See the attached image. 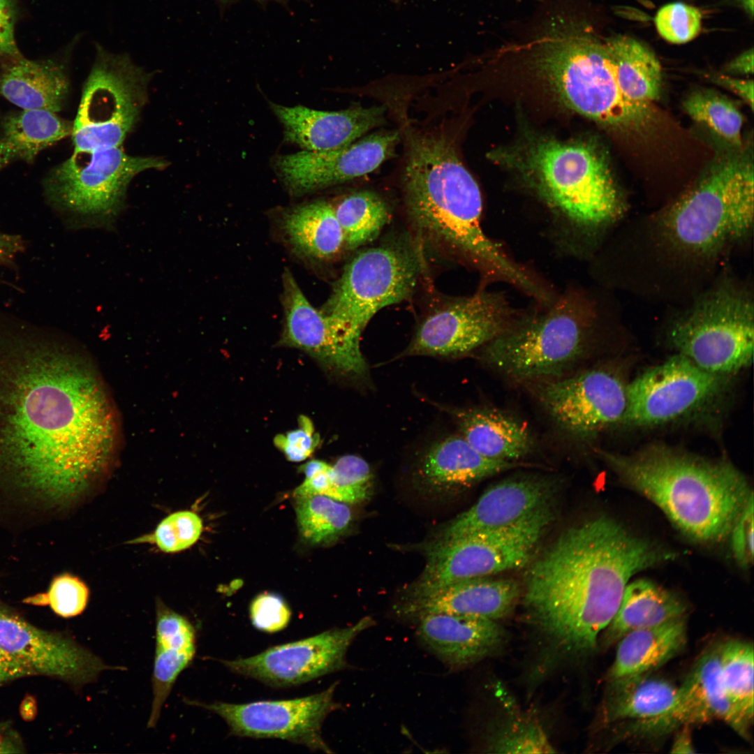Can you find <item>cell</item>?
<instances>
[{
	"mask_svg": "<svg viewBox=\"0 0 754 754\" xmlns=\"http://www.w3.org/2000/svg\"><path fill=\"white\" fill-rule=\"evenodd\" d=\"M155 652L151 686L153 700L147 726L154 728L179 674L192 663L196 652V630L184 616L156 601Z\"/></svg>",
	"mask_w": 754,
	"mask_h": 754,
	"instance_id": "27",
	"label": "cell"
},
{
	"mask_svg": "<svg viewBox=\"0 0 754 754\" xmlns=\"http://www.w3.org/2000/svg\"><path fill=\"white\" fill-rule=\"evenodd\" d=\"M520 595L515 581L476 577L420 598L401 600L394 612L401 619L414 623L424 615L436 613L498 621L512 614Z\"/></svg>",
	"mask_w": 754,
	"mask_h": 754,
	"instance_id": "26",
	"label": "cell"
},
{
	"mask_svg": "<svg viewBox=\"0 0 754 754\" xmlns=\"http://www.w3.org/2000/svg\"><path fill=\"white\" fill-rule=\"evenodd\" d=\"M94 60L73 123L74 153L121 147L145 103L152 73L95 41Z\"/></svg>",
	"mask_w": 754,
	"mask_h": 754,
	"instance_id": "10",
	"label": "cell"
},
{
	"mask_svg": "<svg viewBox=\"0 0 754 754\" xmlns=\"http://www.w3.org/2000/svg\"><path fill=\"white\" fill-rule=\"evenodd\" d=\"M298 422L297 429L274 438V445L292 462H300L311 457L320 442L310 418L300 415Z\"/></svg>",
	"mask_w": 754,
	"mask_h": 754,
	"instance_id": "47",
	"label": "cell"
},
{
	"mask_svg": "<svg viewBox=\"0 0 754 754\" xmlns=\"http://www.w3.org/2000/svg\"><path fill=\"white\" fill-rule=\"evenodd\" d=\"M685 616L634 630L617 642L607 681L651 673L674 658L687 640Z\"/></svg>",
	"mask_w": 754,
	"mask_h": 754,
	"instance_id": "32",
	"label": "cell"
},
{
	"mask_svg": "<svg viewBox=\"0 0 754 754\" xmlns=\"http://www.w3.org/2000/svg\"><path fill=\"white\" fill-rule=\"evenodd\" d=\"M592 319L577 296H565L547 311L506 330L484 346L491 369L518 381L538 382L564 376L586 354Z\"/></svg>",
	"mask_w": 754,
	"mask_h": 754,
	"instance_id": "8",
	"label": "cell"
},
{
	"mask_svg": "<svg viewBox=\"0 0 754 754\" xmlns=\"http://www.w3.org/2000/svg\"><path fill=\"white\" fill-rule=\"evenodd\" d=\"M22 748L17 736L8 727L0 725V753H22Z\"/></svg>",
	"mask_w": 754,
	"mask_h": 754,
	"instance_id": "54",
	"label": "cell"
},
{
	"mask_svg": "<svg viewBox=\"0 0 754 754\" xmlns=\"http://www.w3.org/2000/svg\"><path fill=\"white\" fill-rule=\"evenodd\" d=\"M0 646L34 675L65 681L77 688L97 680L111 666L61 633L40 629L0 605Z\"/></svg>",
	"mask_w": 754,
	"mask_h": 754,
	"instance_id": "19",
	"label": "cell"
},
{
	"mask_svg": "<svg viewBox=\"0 0 754 754\" xmlns=\"http://www.w3.org/2000/svg\"><path fill=\"white\" fill-rule=\"evenodd\" d=\"M161 157L134 156L122 147L74 153L54 168L44 181L48 200L89 228L110 227L121 212L132 179L149 170H161Z\"/></svg>",
	"mask_w": 754,
	"mask_h": 754,
	"instance_id": "11",
	"label": "cell"
},
{
	"mask_svg": "<svg viewBox=\"0 0 754 754\" xmlns=\"http://www.w3.org/2000/svg\"><path fill=\"white\" fill-rule=\"evenodd\" d=\"M730 535L732 552L738 564L744 568H749L753 561V495L737 518Z\"/></svg>",
	"mask_w": 754,
	"mask_h": 754,
	"instance_id": "48",
	"label": "cell"
},
{
	"mask_svg": "<svg viewBox=\"0 0 754 754\" xmlns=\"http://www.w3.org/2000/svg\"><path fill=\"white\" fill-rule=\"evenodd\" d=\"M19 246L16 236L0 232V261L17 251Z\"/></svg>",
	"mask_w": 754,
	"mask_h": 754,
	"instance_id": "56",
	"label": "cell"
},
{
	"mask_svg": "<svg viewBox=\"0 0 754 754\" xmlns=\"http://www.w3.org/2000/svg\"><path fill=\"white\" fill-rule=\"evenodd\" d=\"M415 635L447 667L460 670L502 653L509 640L498 621L449 614H429L415 623Z\"/></svg>",
	"mask_w": 754,
	"mask_h": 754,
	"instance_id": "22",
	"label": "cell"
},
{
	"mask_svg": "<svg viewBox=\"0 0 754 754\" xmlns=\"http://www.w3.org/2000/svg\"><path fill=\"white\" fill-rule=\"evenodd\" d=\"M725 71L730 75H749L753 73V49L739 54L725 66Z\"/></svg>",
	"mask_w": 754,
	"mask_h": 754,
	"instance_id": "53",
	"label": "cell"
},
{
	"mask_svg": "<svg viewBox=\"0 0 754 754\" xmlns=\"http://www.w3.org/2000/svg\"><path fill=\"white\" fill-rule=\"evenodd\" d=\"M337 686L334 683L320 693L287 700L244 704L185 701L221 716L232 735L279 739L332 753L323 737L322 726L326 717L341 707L334 699Z\"/></svg>",
	"mask_w": 754,
	"mask_h": 754,
	"instance_id": "16",
	"label": "cell"
},
{
	"mask_svg": "<svg viewBox=\"0 0 754 754\" xmlns=\"http://www.w3.org/2000/svg\"><path fill=\"white\" fill-rule=\"evenodd\" d=\"M503 716L496 718L484 737L485 752L493 753H552L555 748L539 720L508 702Z\"/></svg>",
	"mask_w": 754,
	"mask_h": 754,
	"instance_id": "37",
	"label": "cell"
},
{
	"mask_svg": "<svg viewBox=\"0 0 754 754\" xmlns=\"http://www.w3.org/2000/svg\"><path fill=\"white\" fill-rule=\"evenodd\" d=\"M374 624L371 616H364L347 627L270 647L249 658L221 662L236 674L267 685L296 686L346 668L349 647Z\"/></svg>",
	"mask_w": 754,
	"mask_h": 754,
	"instance_id": "18",
	"label": "cell"
},
{
	"mask_svg": "<svg viewBox=\"0 0 754 754\" xmlns=\"http://www.w3.org/2000/svg\"><path fill=\"white\" fill-rule=\"evenodd\" d=\"M690 726H683L682 730L677 734L672 746V753H695L693 740L691 737Z\"/></svg>",
	"mask_w": 754,
	"mask_h": 754,
	"instance_id": "55",
	"label": "cell"
},
{
	"mask_svg": "<svg viewBox=\"0 0 754 754\" xmlns=\"http://www.w3.org/2000/svg\"><path fill=\"white\" fill-rule=\"evenodd\" d=\"M601 709L602 722L633 721L641 732L667 716L672 709L678 687L650 673L607 681Z\"/></svg>",
	"mask_w": 754,
	"mask_h": 754,
	"instance_id": "29",
	"label": "cell"
},
{
	"mask_svg": "<svg viewBox=\"0 0 754 754\" xmlns=\"http://www.w3.org/2000/svg\"><path fill=\"white\" fill-rule=\"evenodd\" d=\"M399 139L397 131H380L328 151L279 155L274 168L290 194L302 196L371 173L393 155Z\"/></svg>",
	"mask_w": 754,
	"mask_h": 754,
	"instance_id": "21",
	"label": "cell"
},
{
	"mask_svg": "<svg viewBox=\"0 0 754 754\" xmlns=\"http://www.w3.org/2000/svg\"><path fill=\"white\" fill-rule=\"evenodd\" d=\"M738 6L751 17H753V0H735Z\"/></svg>",
	"mask_w": 754,
	"mask_h": 754,
	"instance_id": "57",
	"label": "cell"
},
{
	"mask_svg": "<svg viewBox=\"0 0 754 754\" xmlns=\"http://www.w3.org/2000/svg\"><path fill=\"white\" fill-rule=\"evenodd\" d=\"M283 128L284 140L303 150L323 152L345 147L381 124L382 106H353L340 111H323L304 105L270 103Z\"/></svg>",
	"mask_w": 754,
	"mask_h": 754,
	"instance_id": "25",
	"label": "cell"
},
{
	"mask_svg": "<svg viewBox=\"0 0 754 754\" xmlns=\"http://www.w3.org/2000/svg\"><path fill=\"white\" fill-rule=\"evenodd\" d=\"M332 205L343 232L345 250H354L371 242L390 219L387 203L370 191L351 193Z\"/></svg>",
	"mask_w": 754,
	"mask_h": 754,
	"instance_id": "38",
	"label": "cell"
},
{
	"mask_svg": "<svg viewBox=\"0 0 754 754\" xmlns=\"http://www.w3.org/2000/svg\"><path fill=\"white\" fill-rule=\"evenodd\" d=\"M33 675L27 667L0 646V686L15 679Z\"/></svg>",
	"mask_w": 754,
	"mask_h": 754,
	"instance_id": "52",
	"label": "cell"
},
{
	"mask_svg": "<svg viewBox=\"0 0 754 754\" xmlns=\"http://www.w3.org/2000/svg\"><path fill=\"white\" fill-rule=\"evenodd\" d=\"M754 165L747 146L716 159L667 211L665 235L680 251L704 255L746 234L753 223Z\"/></svg>",
	"mask_w": 754,
	"mask_h": 754,
	"instance_id": "7",
	"label": "cell"
},
{
	"mask_svg": "<svg viewBox=\"0 0 754 754\" xmlns=\"http://www.w3.org/2000/svg\"><path fill=\"white\" fill-rule=\"evenodd\" d=\"M596 452L621 482L698 542H720L729 536L753 495L746 477L725 459H709L661 443L630 454Z\"/></svg>",
	"mask_w": 754,
	"mask_h": 754,
	"instance_id": "4",
	"label": "cell"
},
{
	"mask_svg": "<svg viewBox=\"0 0 754 754\" xmlns=\"http://www.w3.org/2000/svg\"><path fill=\"white\" fill-rule=\"evenodd\" d=\"M702 19V13L697 8L674 2L664 5L658 10L654 24L664 40L673 44H683L699 34Z\"/></svg>",
	"mask_w": 754,
	"mask_h": 754,
	"instance_id": "45",
	"label": "cell"
},
{
	"mask_svg": "<svg viewBox=\"0 0 754 754\" xmlns=\"http://www.w3.org/2000/svg\"><path fill=\"white\" fill-rule=\"evenodd\" d=\"M420 272L408 246L387 243L357 253L321 310L357 338L381 309L407 300Z\"/></svg>",
	"mask_w": 754,
	"mask_h": 754,
	"instance_id": "13",
	"label": "cell"
},
{
	"mask_svg": "<svg viewBox=\"0 0 754 754\" xmlns=\"http://www.w3.org/2000/svg\"><path fill=\"white\" fill-rule=\"evenodd\" d=\"M282 285L284 323L281 344L300 349L341 374L364 377L368 368L360 339L314 307L288 269L283 273Z\"/></svg>",
	"mask_w": 754,
	"mask_h": 754,
	"instance_id": "20",
	"label": "cell"
},
{
	"mask_svg": "<svg viewBox=\"0 0 754 754\" xmlns=\"http://www.w3.org/2000/svg\"><path fill=\"white\" fill-rule=\"evenodd\" d=\"M403 186L408 216L424 241L487 276L507 280L516 274L517 263L483 232L480 188L445 134L410 136Z\"/></svg>",
	"mask_w": 754,
	"mask_h": 754,
	"instance_id": "3",
	"label": "cell"
},
{
	"mask_svg": "<svg viewBox=\"0 0 754 754\" xmlns=\"http://www.w3.org/2000/svg\"><path fill=\"white\" fill-rule=\"evenodd\" d=\"M731 378L708 372L676 353L626 385L620 423L651 427L706 413L726 397Z\"/></svg>",
	"mask_w": 754,
	"mask_h": 754,
	"instance_id": "14",
	"label": "cell"
},
{
	"mask_svg": "<svg viewBox=\"0 0 754 754\" xmlns=\"http://www.w3.org/2000/svg\"><path fill=\"white\" fill-rule=\"evenodd\" d=\"M304 474L303 482L294 491L295 497L311 495L328 496L332 486V465L313 459L300 467Z\"/></svg>",
	"mask_w": 754,
	"mask_h": 754,
	"instance_id": "49",
	"label": "cell"
},
{
	"mask_svg": "<svg viewBox=\"0 0 754 754\" xmlns=\"http://www.w3.org/2000/svg\"><path fill=\"white\" fill-rule=\"evenodd\" d=\"M686 606L680 598L648 579L628 583L619 608L601 634L598 644L607 648L626 634L683 617Z\"/></svg>",
	"mask_w": 754,
	"mask_h": 754,
	"instance_id": "33",
	"label": "cell"
},
{
	"mask_svg": "<svg viewBox=\"0 0 754 754\" xmlns=\"http://www.w3.org/2000/svg\"><path fill=\"white\" fill-rule=\"evenodd\" d=\"M682 105L693 121L704 125L732 147L743 146L744 117L727 97L713 90L696 89L686 96Z\"/></svg>",
	"mask_w": 754,
	"mask_h": 754,
	"instance_id": "41",
	"label": "cell"
},
{
	"mask_svg": "<svg viewBox=\"0 0 754 754\" xmlns=\"http://www.w3.org/2000/svg\"><path fill=\"white\" fill-rule=\"evenodd\" d=\"M117 439L113 403L84 357L0 331V486L50 507L73 504L108 474Z\"/></svg>",
	"mask_w": 754,
	"mask_h": 754,
	"instance_id": "1",
	"label": "cell"
},
{
	"mask_svg": "<svg viewBox=\"0 0 754 754\" xmlns=\"http://www.w3.org/2000/svg\"><path fill=\"white\" fill-rule=\"evenodd\" d=\"M249 613L253 626L266 633L284 629L291 617L290 607L283 598L268 592L258 595L252 600Z\"/></svg>",
	"mask_w": 754,
	"mask_h": 754,
	"instance_id": "46",
	"label": "cell"
},
{
	"mask_svg": "<svg viewBox=\"0 0 754 754\" xmlns=\"http://www.w3.org/2000/svg\"><path fill=\"white\" fill-rule=\"evenodd\" d=\"M72 129V123L48 110L6 114L1 121L0 170L15 160L33 163L39 152L71 135Z\"/></svg>",
	"mask_w": 754,
	"mask_h": 754,
	"instance_id": "35",
	"label": "cell"
},
{
	"mask_svg": "<svg viewBox=\"0 0 754 754\" xmlns=\"http://www.w3.org/2000/svg\"><path fill=\"white\" fill-rule=\"evenodd\" d=\"M721 682L729 700L751 724L753 720V666L752 643L731 640L718 647Z\"/></svg>",
	"mask_w": 754,
	"mask_h": 754,
	"instance_id": "39",
	"label": "cell"
},
{
	"mask_svg": "<svg viewBox=\"0 0 754 754\" xmlns=\"http://www.w3.org/2000/svg\"><path fill=\"white\" fill-rule=\"evenodd\" d=\"M671 346L702 369L732 377L753 362V306L747 296L719 289L671 325Z\"/></svg>",
	"mask_w": 754,
	"mask_h": 754,
	"instance_id": "12",
	"label": "cell"
},
{
	"mask_svg": "<svg viewBox=\"0 0 754 754\" xmlns=\"http://www.w3.org/2000/svg\"><path fill=\"white\" fill-rule=\"evenodd\" d=\"M719 645L706 649L678 687L675 703L661 720L645 732H666L679 726L703 724L720 720L746 739L751 723L729 700L723 688L719 668Z\"/></svg>",
	"mask_w": 754,
	"mask_h": 754,
	"instance_id": "23",
	"label": "cell"
},
{
	"mask_svg": "<svg viewBox=\"0 0 754 754\" xmlns=\"http://www.w3.org/2000/svg\"><path fill=\"white\" fill-rule=\"evenodd\" d=\"M531 39L516 49L570 108L612 128L638 131L648 125L652 105L622 94L604 38L587 21L556 15Z\"/></svg>",
	"mask_w": 754,
	"mask_h": 754,
	"instance_id": "5",
	"label": "cell"
},
{
	"mask_svg": "<svg viewBox=\"0 0 754 754\" xmlns=\"http://www.w3.org/2000/svg\"><path fill=\"white\" fill-rule=\"evenodd\" d=\"M554 515L549 505L505 526L440 540L429 548L422 574L404 598H420L461 581L525 566Z\"/></svg>",
	"mask_w": 754,
	"mask_h": 754,
	"instance_id": "9",
	"label": "cell"
},
{
	"mask_svg": "<svg viewBox=\"0 0 754 754\" xmlns=\"http://www.w3.org/2000/svg\"><path fill=\"white\" fill-rule=\"evenodd\" d=\"M604 41L622 94L635 104L652 105L663 87L662 67L655 53L627 35H613Z\"/></svg>",
	"mask_w": 754,
	"mask_h": 754,
	"instance_id": "36",
	"label": "cell"
},
{
	"mask_svg": "<svg viewBox=\"0 0 754 754\" xmlns=\"http://www.w3.org/2000/svg\"><path fill=\"white\" fill-rule=\"evenodd\" d=\"M517 466L515 461L482 455L460 435L434 443L424 453L419 471L431 487L452 489L469 486Z\"/></svg>",
	"mask_w": 754,
	"mask_h": 754,
	"instance_id": "31",
	"label": "cell"
},
{
	"mask_svg": "<svg viewBox=\"0 0 754 754\" xmlns=\"http://www.w3.org/2000/svg\"><path fill=\"white\" fill-rule=\"evenodd\" d=\"M548 476L526 475L501 481L488 488L476 503L444 530L441 540L505 526L547 505L556 491Z\"/></svg>",
	"mask_w": 754,
	"mask_h": 754,
	"instance_id": "24",
	"label": "cell"
},
{
	"mask_svg": "<svg viewBox=\"0 0 754 754\" xmlns=\"http://www.w3.org/2000/svg\"><path fill=\"white\" fill-rule=\"evenodd\" d=\"M295 511L302 538L313 545L336 540L350 524L348 505L323 495L296 497Z\"/></svg>",
	"mask_w": 754,
	"mask_h": 754,
	"instance_id": "40",
	"label": "cell"
},
{
	"mask_svg": "<svg viewBox=\"0 0 754 754\" xmlns=\"http://www.w3.org/2000/svg\"><path fill=\"white\" fill-rule=\"evenodd\" d=\"M17 0H0V59L6 61L22 57L15 39Z\"/></svg>",
	"mask_w": 754,
	"mask_h": 754,
	"instance_id": "50",
	"label": "cell"
},
{
	"mask_svg": "<svg viewBox=\"0 0 754 754\" xmlns=\"http://www.w3.org/2000/svg\"><path fill=\"white\" fill-rule=\"evenodd\" d=\"M513 311L496 293L449 301L418 326L403 355L454 357L485 346L512 324Z\"/></svg>",
	"mask_w": 754,
	"mask_h": 754,
	"instance_id": "17",
	"label": "cell"
},
{
	"mask_svg": "<svg viewBox=\"0 0 754 754\" xmlns=\"http://www.w3.org/2000/svg\"><path fill=\"white\" fill-rule=\"evenodd\" d=\"M712 82L722 87L738 96L747 105L753 110V81L733 77L728 74L709 73L707 75Z\"/></svg>",
	"mask_w": 754,
	"mask_h": 754,
	"instance_id": "51",
	"label": "cell"
},
{
	"mask_svg": "<svg viewBox=\"0 0 754 754\" xmlns=\"http://www.w3.org/2000/svg\"><path fill=\"white\" fill-rule=\"evenodd\" d=\"M89 598L87 586L78 577L69 574L55 577L47 593L31 598V603L49 605L52 610L63 618L81 614Z\"/></svg>",
	"mask_w": 754,
	"mask_h": 754,
	"instance_id": "44",
	"label": "cell"
},
{
	"mask_svg": "<svg viewBox=\"0 0 754 754\" xmlns=\"http://www.w3.org/2000/svg\"><path fill=\"white\" fill-rule=\"evenodd\" d=\"M491 156L582 228L605 226L626 209L608 161L592 143L529 138Z\"/></svg>",
	"mask_w": 754,
	"mask_h": 754,
	"instance_id": "6",
	"label": "cell"
},
{
	"mask_svg": "<svg viewBox=\"0 0 754 754\" xmlns=\"http://www.w3.org/2000/svg\"><path fill=\"white\" fill-rule=\"evenodd\" d=\"M532 383L553 422L577 441L591 439L620 423L626 410V385L608 369L593 368Z\"/></svg>",
	"mask_w": 754,
	"mask_h": 754,
	"instance_id": "15",
	"label": "cell"
},
{
	"mask_svg": "<svg viewBox=\"0 0 754 754\" xmlns=\"http://www.w3.org/2000/svg\"><path fill=\"white\" fill-rule=\"evenodd\" d=\"M671 555L605 515L563 532L531 566L522 596L532 651L528 686L581 665L598 647L630 577Z\"/></svg>",
	"mask_w": 754,
	"mask_h": 754,
	"instance_id": "2",
	"label": "cell"
},
{
	"mask_svg": "<svg viewBox=\"0 0 754 754\" xmlns=\"http://www.w3.org/2000/svg\"><path fill=\"white\" fill-rule=\"evenodd\" d=\"M66 60L7 61L0 71V96L22 110L60 111L69 90Z\"/></svg>",
	"mask_w": 754,
	"mask_h": 754,
	"instance_id": "28",
	"label": "cell"
},
{
	"mask_svg": "<svg viewBox=\"0 0 754 754\" xmlns=\"http://www.w3.org/2000/svg\"><path fill=\"white\" fill-rule=\"evenodd\" d=\"M218 1H220V2H222V3H228V2H230V1H235V0H218ZM256 1H270V0H256ZM271 1H286V0H271Z\"/></svg>",
	"mask_w": 754,
	"mask_h": 754,
	"instance_id": "58",
	"label": "cell"
},
{
	"mask_svg": "<svg viewBox=\"0 0 754 754\" xmlns=\"http://www.w3.org/2000/svg\"><path fill=\"white\" fill-rule=\"evenodd\" d=\"M202 531V522L195 512L180 510L164 518L154 532L138 537L129 544L156 545L162 552L176 553L193 545Z\"/></svg>",
	"mask_w": 754,
	"mask_h": 754,
	"instance_id": "42",
	"label": "cell"
},
{
	"mask_svg": "<svg viewBox=\"0 0 754 754\" xmlns=\"http://www.w3.org/2000/svg\"><path fill=\"white\" fill-rule=\"evenodd\" d=\"M461 436L489 459L515 461L530 454L535 441L526 427L512 415L494 408L452 411Z\"/></svg>",
	"mask_w": 754,
	"mask_h": 754,
	"instance_id": "30",
	"label": "cell"
},
{
	"mask_svg": "<svg viewBox=\"0 0 754 754\" xmlns=\"http://www.w3.org/2000/svg\"><path fill=\"white\" fill-rule=\"evenodd\" d=\"M284 239L297 254L328 261L345 249L341 226L332 203L315 200L285 210L280 219Z\"/></svg>",
	"mask_w": 754,
	"mask_h": 754,
	"instance_id": "34",
	"label": "cell"
},
{
	"mask_svg": "<svg viewBox=\"0 0 754 754\" xmlns=\"http://www.w3.org/2000/svg\"><path fill=\"white\" fill-rule=\"evenodd\" d=\"M372 473L362 457L347 454L332 465V486L328 497L345 503H360L369 497Z\"/></svg>",
	"mask_w": 754,
	"mask_h": 754,
	"instance_id": "43",
	"label": "cell"
}]
</instances>
